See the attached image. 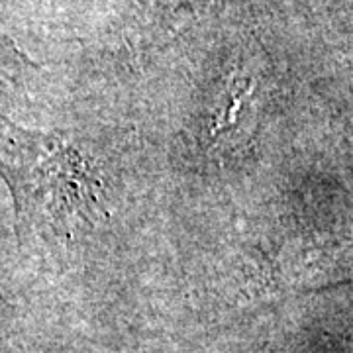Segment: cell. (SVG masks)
Wrapping results in <instances>:
<instances>
[{"instance_id": "6da1fadb", "label": "cell", "mask_w": 353, "mask_h": 353, "mask_svg": "<svg viewBox=\"0 0 353 353\" xmlns=\"http://www.w3.org/2000/svg\"><path fill=\"white\" fill-rule=\"evenodd\" d=\"M0 173L10 185L20 226L73 234L97 218V179L61 141L8 126L0 134Z\"/></svg>"}]
</instances>
